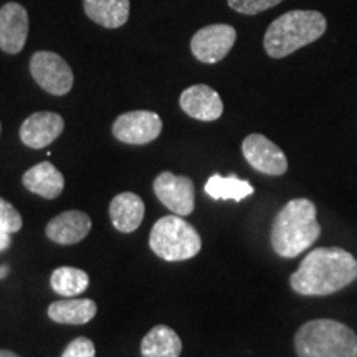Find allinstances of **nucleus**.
Masks as SVG:
<instances>
[{"label":"nucleus","instance_id":"obj_1","mask_svg":"<svg viewBox=\"0 0 357 357\" xmlns=\"http://www.w3.org/2000/svg\"><path fill=\"white\" fill-rule=\"evenodd\" d=\"M356 278L354 255L337 247H319L305 257L289 278V284L303 296H326L349 287Z\"/></svg>","mask_w":357,"mask_h":357},{"label":"nucleus","instance_id":"obj_2","mask_svg":"<svg viewBox=\"0 0 357 357\" xmlns=\"http://www.w3.org/2000/svg\"><path fill=\"white\" fill-rule=\"evenodd\" d=\"M316 205L307 199H293L275 217L271 247L280 257L294 258L311 247L321 235Z\"/></svg>","mask_w":357,"mask_h":357},{"label":"nucleus","instance_id":"obj_3","mask_svg":"<svg viewBox=\"0 0 357 357\" xmlns=\"http://www.w3.org/2000/svg\"><path fill=\"white\" fill-rule=\"evenodd\" d=\"M328 20L318 10H289L271 22L263 37L266 55L275 60L289 56L326 33Z\"/></svg>","mask_w":357,"mask_h":357},{"label":"nucleus","instance_id":"obj_4","mask_svg":"<svg viewBox=\"0 0 357 357\" xmlns=\"http://www.w3.org/2000/svg\"><path fill=\"white\" fill-rule=\"evenodd\" d=\"M298 357H357V334L334 319H312L294 336Z\"/></svg>","mask_w":357,"mask_h":357},{"label":"nucleus","instance_id":"obj_5","mask_svg":"<svg viewBox=\"0 0 357 357\" xmlns=\"http://www.w3.org/2000/svg\"><path fill=\"white\" fill-rule=\"evenodd\" d=\"M149 247L166 261H184L194 258L202 248L199 231L178 215H167L154 223Z\"/></svg>","mask_w":357,"mask_h":357},{"label":"nucleus","instance_id":"obj_6","mask_svg":"<svg viewBox=\"0 0 357 357\" xmlns=\"http://www.w3.org/2000/svg\"><path fill=\"white\" fill-rule=\"evenodd\" d=\"M30 73L43 91L63 96L73 88V70L58 53L37 52L30 58Z\"/></svg>","mask_w":357,"mask_h":357},{"label":"nucleus","instance_id":"obj_7","mask_svg":"<svg viewBox=\"0 0 357 357\" xmlns=\"http://www.w3.org/2000/svg\"><path fill=\"white\" fill-rule=\"evenodd\" d=\"M236 42V30L229 24H212L195 32L190 40L192 55L199 61L213 65L229 55Z\"/></svg>","mask_w":357,"mask_h":357},{"label":"nucleus","instance_id":"obj_8","mask_svg":"<svg viewBox=\"0 0 357 357\" xmlns=\"http://www.w3.org/2000/svg\"><path fill=\"white\" fill-rule=\"evenodd\" d=\"M162 131V119L153 111H129L116 119L113 136L124 144L142 146L158 139Z\"/></svg>","mask_w":357,"mask_h":357},{"label":"nucleus","instance_id":"obj_9","mask_svg":"<svg viewBox=\"0 0 357 357\" xmlns=\"http://www.w3.org/2000/svg\"><path fill=\"white\" fill-rule=\"evenodd\" d=\"M242 153L250 166L266 176H283L288 171L287 155L263 134H250L245 137Z\"/></svg>","mask_w":357,"mask_h":357},{"label":"nucleus","instance_id":"obj_10","mask_svg":"<svg viewBox=\"0 0 357 357\" xmlns=\"http://www.w3.org/2000/svg\"><path fill=\"white\" fill-rule=\"evenodd\" d=\"M154 194L176 215H190L194 212L195 187L189 177L160 172L154 181Z\"/></svg>","mask_w":357,"mask_h":357},{"label":"nucleus","instance_id":"obj_11","mask_svg":"<svg viewBox=\"0 0 357 357\" xmlns=\"http://www.w3.org/2000/svg\"><path fill=\"white\" fill-rule=\"evenodd\" d=\"M29 37V12L19 2L0 8V50L17 55L24 50Z\"/></svg>","mask_w":357,"mask_h":357},{"label":"nucleus","instance_id":"obj_12","mask_svg":"<svg viewBox=\"0 0 357 357\" xmlns=\"http://www.w3.org/2000/svg\"><path fill=\"white\" fill-rule=\"evenodd\" d=\"M65 121L58 113L38 111L30 114L20 126V139L32 149H43L63 132Z\"/></svg>","mask_w":357,"mask_h":357},{"label":"nucleus","instance_id":"obj_13","mask_svg":"<svg viewBox=\"0 0 357 357\" xmlns=\"http://www.w3.org/2000/svg\"><path fill=\"white\" fill-rule=\"evenodd\" d=\"M178 102L187 116L199 121H217L223 114L220 95L207 84H194L184 89Z\"/></svg>","mask_w":357,"mask_h":357},{"label":"nucleus","instance_id":"obj_14","mask_svg":"<svg viewBox=\"0 0 357 357\" xmlns=\"http://www.w3.org/2000/svg\"><path fill=\"white\" fill-rule=\"evenodd\" d=\"M91 230V218L82 211H68L52 218L47 225V236L60 245L82 242Z\"/></svg>","mask_w":357,"mask_h":357},{"label":"nucleus","instance_id":"obj_15","mask_svg":"<svg viewBox=\"0 0 357 357\" xmlns=\"http://www.w3.org/2000/svg\"><path fill=\"white\" fill-rule=\"evenodd\" d=\"M146 207L139 195L132 192H123L116 195L109 204V218L113 227L123 234H131V231L139 229L144 220Z\"/></svg>","mask_w":357,"mask_h":357},{"label":"nucleus","instance_id":"obj_16","mask_svg":"<svg viewBox=\"0 0 357 357\" xmlns=\"http://www.w3.org/2000/svg\"><path fill=\"white\" fill-rule=\"evenodd\" d=\"M25 189L40 197L53 200L65 189V177L52 162H40L37 166L30 167L22 177Z\"/></svg>","mask_w":357,"mask_h":357},{"label":"nucleus","instance_id":"obj_17","mask_svg":"<svg viewBox=\"0 0 357 357\" xmlns=\"http://www.w3.org/2000/svg\"><path fill=\"white\" fill-rule=\"evenodd\" d=\"M84 13L89 20L105 26L119 29L126 24L131 10L129 0H83Z\"/></svg>","mask_w":357,"mask_h":357},{"label":"nucleus","instance_id":"obj_18","mask_svg":"<svg viewBox=\"0 0 357 357\" xmlns=\"http://www.w3.org/2000/svg\"><path fill=\"white\" fill-rule=\"evenodd\" d=\"M182 352V341L169 326H154L141 342L142 357H178Z\"/></svg>","mask_w":357,"mask_h":357},{"label":"nucleus","instance_id":"obj_19","mask_svg":"<svg viewBox=\"0 0 357 357\" xmlns=\"http://www.w3.org/2000/svg\"><path fill=\"white\" fill-rule=\"evenodd\" d=\"M98 306L93 300H60L48 306V318L60 324H86L96 316Z\"/></svg>","mask_w":357,"mask_h":357},{"label":"nucleus","instance_id":"obj_20","mask_svg":"<svg viewBox=\"0 0 357 357\" xmlns=\"http://www.w3.org/2000/svg\"><path fill=\"white\" fill-rule=\"evenodd\" d=\"M205 192L213 200H235V202H240V200L252 195L255 189L250 182L242 181V178L235 176L223 177L215 174L205 184Z\"/></svg>","mask_w":357,"mask_h":357},{"label":"nucleus","instance_id":"obj_21","mask_svg":"<svg viewBox=\"0 0 357 357\" xmlns=\"http://www.w3.org/2000/svg\"><path fill=\"white\" fill-rule=\"evenodd\" d=\"M52 289L56 294L65 298L77 296L83 293L89 284V276L86 271L75 266H60L52 273L50 278Z\"/></svg>","mask_w":357,"mask_h":357},{"label":"nucleus","instance_id":"obj_22","mask_svg":"<svg viewBox=\"0 0 357 357\" xmlns=\"http://www.w3.org/2000/svg\"><path fill=\"white\" fill-rule=\"evenodd\" d=\"M227 2L235 12L243 13V15H257V13L265 12L268 8L280 6L283 0H227Z\"/></svg>","mask_w":357,"mask_h":357},{"label":"nucleus","instance_id":"obj_23","mask_svg":"<svg viewBox=\"0 0 357 357\" xmlns=\"http://www.w3.org/2000/svg\"><path fill=\"white\" fill-rule=\"evenodd\" d=\"M24 225L22 215L10 202L0 197V229H3L8 234H17Z\"/></svg>","mask_w":357,"mask_h":357},{"label":"nucleus","instance_id":"obj_24","mask_svg":"<svg viewBox=\"0 0 357 357\" xmlns=\"http://www.w3.org/2000/svg\"><path fill=\"white\" fill-rule=\"evenodd\" d=\"M96 349L91 339L77 337L65 347L61 357H95Z\"/></svg>","mask_w":357,"mask_h":357},{"label":"nucleus","instance_id":"obj_25","mask_svg":"<svg viewBox=\"0 0 357 357\" xmlns=\"http://www.w3.org/2000/svg\"><path fill=\"white\" fill-rule=\"evenodd\" d=\"M10 235L8 231H6L3 229H0V252L7 250L10 247Z\"/></svg>","mask_w":357,"mask_h":357},{"label":"nucleus","instance_id":"obj_26","mask_svg":"<svg viewBox=\"0 0 357 357\" xmlns=\"http://www.w3.org/2000/svg\"><path fill=\"white\" fill-rule=\"evenodd\" d=\"M0 357H20V356H17L15 352H12V351H6V349H0Z\"/></svg>","mask_w":357,"mask_h":357},{"label":"nucleus","instance_id":"obj_27","mask_svg":"<svg viewBox=\"0 0 357 357\" xmlns=\"http://www.w3.org/2000/svg\"><path fill=\"white\" fill-rule=\"evenodd\" d=\"M7 273H8V268H7V266H2V268H0V280L6 278Z\"/></svg>","mask_w":357,"mask_h":357},{"label":"nucleus","instance_id":"obj_28","mask_svg":"<svg viewBox=\"0 0 357 357\" xmlns=\"http://www.w3.org/2000/svg\"><path fill=\"white\" fill-rule=\"evenodd\" d=\"M0 129H2V126H0Z\"/></svg>","mask_w":357,"mask_h":357}]
</instances>
